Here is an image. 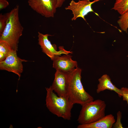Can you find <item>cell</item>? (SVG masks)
Instances as JSON below:
<instances>
[{
	"instance_id": "cell-4",
	"label": "cell",
	"mask_w": 128,
	"mask_h": 128,
	"mask_svg": "<svg viewBox=\"0 0 128 128\" xmlns=\"http://www.w3.org/2000/svg\"><path fill=\"white\" fill-rule=\"evenodd\" d=\"M106 105L100 99L93 101L82 106L77 121L80 124L95 122L104 117Z\"/></svg>"
},
{
	"instance_id": "cell-20",
	"label": "cell",
	"mask_w": 128,
	"mask_h": 128,
	"mask_svg": "<svg viewBox=\"0 0 128 128\" xmlns=\"http://www.w3.org/2000/svg\"><path fill=\"white\" fill-rule=\"evenodd\" d=\"M57 0V8L61 7L65 1V0Z\"/></svg>"
},
{
	"instance_id": "cell-11",
	"label": "cell",
	"mask_w": 128,
	"mask_h": 128,
	"mask_svg": "<svg viewBox=\"0 0 128 128\" xmlns=\"http://www.w3.org/2000/svg\"><path fill=\"white\" fill-rule=\"evenodd\" d=\"M115 122L114 116L112 114L105 115L95 122L86 124H80L78 128H111Z\"/></svg>"
},
{
	"instance_id": "cell-7",
	"label": "cell",
	"mask_w": 128,
	"mask_h": 128,
	"mask_svg": "<svg viewBox=\"0 0 128 128\" xmlns=\"http://www.w3.org/2000/svg\"><path fill=\"white\" fill-rule=\"evenodd\" d=\"M27 61L18 57L16 51L11 50L5 59L0 61V69L13 72L19 78L23 70L22 62Z\"/></svg>"
},
{
	"instance_id": "cell-2",
	"label": "cell",
	"mask_w": 128,
	"mask_h": 128,
	"mask_svg": "<svg viewBox=\"0 0 128 128\" xmlns=\"http://www.w3.org/2000/svg\"><path fill=\"white\" fill-rule=\"evenodd\" d=\"M19 11L17 5L9 12L6 26L0 35V41L6 42L11 50L16 51L23 29L19 20Z\"/></svg>"
},
{
	"instance_id": "cell-10",
	"label": "cell",
	"mask_w": 128,
	"mask_h": 128,
	"mask_svg": "<svg viewBox=\"0 0 128 128\" xmlns=\"http://www.w3.org/2000/svg\"><path fill=\"white\" fill-rule=\"evenodd\" d=\"M67 73L57 70L52 84L50 87L59 96L68 97Z\"/></svg>"
},
{
	"instance_id": "cell-1",
	"label": "cell",
	"mask_w": 128,
	"mask_h": 128,
	"mask_svg": "<svg viewBox=\"0 0 128 128\" xmlns=\"http://www.w3.org/2000/svg\"><path fill=\"white\" fill-rule=\"evenodd\" d=\"M82 69L78 67L67 73L68 97L74 104L82 106L94 100L84 89L81 81Z\"/></svg>"
},
{
	"instance_id": "cell-9",
	"label": "cell",
	"mask_w": 128,
	"mask_h": 128,
	"mask_svg": "<svg viewBox=\"0 0 128 128\" xmlns=\"http://www.w3.org/2000/svg\"><path fill=\"white\" fill-rule=\"evenodd\" d=\"M72 56L64 54L63 56H55L53 61V67L56 70L66 73L73 71L77 67V62L72 59Z\"/></svg>"
},
{
	"instance_id": "cell-8",
	"label": "cell",
	"mask_w": 128,
	"mask_h": 128,
	"mask_svg": "<svg viewBox=\"0 0 128 128\" xmlns=\"http://www.w3.org/2000/svg\"><path fill=\"white\" fill-rule=\"evenodd\" d=\"M38 43L40 46L42 52L47 55L52 60L56 55L60 56L62 54L69 55L72 54L73 52L65 50L63 46L59 47V50H57L56 46L52 44L48 38V37L51 36L48 34H43L39 32H38Z\"/></svg>"
},
{
	"instance_id": "cell-12",
	"label": "cell",
	"mask_w": 128,
	"mask_h": 128,
	"mask_svg": "<svg viewBox=\"0 0 128 128\" xmlns=\"http://www.w3.org/2000/svg\"><path fill=\"white\" fill-rule=\"evenodd\" d=\"M98 80L99 83L97 85L96 90L97 93H99L106 90H108L115 91L118 94L119 97H122L120 89L117 88L113 84L109 75L106 74H104L99 78Z\"/></svg>"
},
{
	"instance_id": "cell-18",
	"label": "cell",
	"mask_w": 128,
	"mask_h": 128,
	"mask_svg": "<svg viewBox=\"0 0 128 128\" xmlns=\"http://www.w3.org/2000/svg\"><path fill=\"white\" fill-rule=\"evenodd\" d=\"M120 89L123 100L126 101L128 105V88L126 87H122Z\"/></svg>"
},
{
	"instance_id": "cell-6",
	"label": "cell",
	"mask_w": 128,
	"mask_h": 128,
	"mask_svg": "<svg viewBox=\"0 0 128 128\" xmlns=\"http://www.w3.org/2000/svg\"><path fill=\"white\" fill-rule=\"evenodd\" d=\"M28 5L34 11L46 18L53 17L56 9V0H28Z\"/></svg>"
},
{
	"instance_id": "cell-5",
	"label": "cell",
	"mask_w": 128,
	"mask_h": 128,
	"mask_svg": "<svg viewBox=\"0 0 128 128\" xmlns=\"http://www.w3.org/2000/svg\"><path fill=\"white\" fill-rule=\"evenodd\" d=\"M99 0H94L91 2L90 0H79L77 2L72 0L68 6L65 7L66 10H71L73 14L71 19L72 21L76 20L77 19L81 17L86 21L85 16L90 12H93L97 15V14L94 12L91 6L92 4Z\"/></svg>"
},
{
	"instance_id": "cell-13",
	"label": "cell",
	"mask_w": 128,
	"mask_h": 128,
	"mask_svg": "<svg viewBox=\"0 0 128 128\" xmlns=\"http://www.w3.org/2000/svg\"><path fill=\"white\" fill-rule=\"evenodd\" d=\"M112 9L122 15L128 10V0H116Z\"/></svg>"
},
{
	"instance_id": "cell-17",
	"label": "cell",
	"mask_w": 128,
	"mask_h": 128,
	"mask_svg": "<svg viewBox=\"0 0 128 128\" xmlns=\"http://www.w3.org/2000/svg\"><path fill=\"white\" fill-rule=\"evenodd\" d=\"M122 118V113L120 111L117 113V119L116 122L114 124L113 128H123L121 122Z\"/></svg>"
},
{
	"instance_id": "cell-16",
	"label": "cell",
	"mask_w": 128,
	"mask_h": 128,
	"mask_svg": "<svg viewBox=\"0 0 128 128\" xmlns=\"http://www.w3.org/2000/svg\"><path fill=\"white\" fill-rule=\"evenodd\" d=\"M9 12L4 14H0V35L4 31L6 25Z\"/></svg>"
},
{
	"instance_id": "cell-19",
	"label": "cell",
	"mask_w": 128,
	"mask_h": 128,
	"mask_svg": "<svg viewBox=\"0 0 128 128\" xmlns=\"http://www.w3.org/2000/svg\"><path fill=\"white\" fill-rule=\"evenodd\" d=\"M9 5V3L6 0H0V10L5 8Z\"/></svg>"
},
{
	"instance_id": "cell-3",
	"label": "cell",
	"mask_w": 128,
	"mask_h": 128,
	"mask_svg": "<svg viewBox=\"0 0 128 128\" xmlns=\"http://www.w3.org/2000/svg\"><path fill=\"white\" fill-rule=\"evenodd\" d=\"M46 88V105L49 110L58 117L70 120L71 110L74 104L68 97L59 96L56 94L50 86Z\"/></svg>"
},
{
	"instance_id": "cell-21",
	"label": "cell",
	"mask_w": 128,
	"mask_h": 128,
	"mask_svg": "<svg viewBox=\"0 0 128 128\" xmlns=\"http://www.w3.org/2000/svg\"><path fill=\"white\" fill-rule=\"evenodd\" d=\"M127 56L128 57V55Z\"/></svg>"
},
{
	"instance_id": "cell-14",
	"label": "cell",
	"mask_w": 128,
	"mask_h": 128,
	"mask_svg": "<svg viewBox=\"0 0 128 128\" xmlns=\"http://www.w3.org/2000/svg\"><path fill=\"white\" fill-rule=\"evenodd\" d=\"M117 22L121 30L127 32L128 29V10L119 17Z\"/></svg>"
},
{
	"instance_id": "cell-15",
	"label": "cell",
	"mask_w": 128,
	"mask_h": 128,
	"mask_svg": "<svg viewBox=\"0 0 128 128\" xmlns=\"http://www.w3.org/2000/svg\"><path fill=\"white\" fill-rule=\"evenodd\" d=\"M11 50L7 43L3 41H0V61L5 59Z\"/></svg>"
}]
</instances>
